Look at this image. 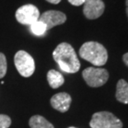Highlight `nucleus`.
Returning <instances> with one entry per match:
<instances>
[{
	"label": "nucleus",
	"instance_id": "nucleus-1",
	"mask_svg": "<svg viewBox=\"0 0 128 128\" xmlns=\"http://www.w3.org/2000/svg\"><path fill=\"white\" fill-rule=\"evenodd\" d=\"M53 58L60 68L67 73H75L80 68V62L74 49L67 42H61L54 50Z\"/></svg>",
	"mask_w": 128,
	"mask_h": 128
},
{
	"label": "nucleus",
	"instance_id": "nucleus-2",
	"mask_svg": "<svg viewBox=\"0 0 128 128\" xmlns=\"http://www.w3.org/2000/svg\"><path fill=\"white\" fill-rule=\"evenodd\" d=\"M80 58L89 62L94 66L101 67L107 63L108 51L103 45L98 42H87L80 49Z\"/></svg>",
	"mask_w": 128,
	"mask_h": 128
},
{
	"label": "nucleus",
	"instance_id": "nucleus-3",
	"mask_svg": "<svg viewBox=\"0 0 128 128\" xmlns=\"http://www.w3.org/2000/svg\"><path fill=\"white\" fill-rule=\"evenodd\" d=\"M91 128H122V122L109 111L94 113L89 122Z\"/></svg>",
	"mask_w": 128,
	"mask_h": 128
},
{
	"label": "nucleus",
	"instance_id": "nucleus-4",
	"mask_svg": "<svg viewBox=\"0 0 128 128\" xmlns=\"http://www.w3.org/2000/svg\"><path fill=\"white\" fill-rule=\"evenodd\" d=\"M83 78L85 82L91 88H99L107 82L109 77V73L106 69L100 67H89L82 72Z\"/></svg>",
	"mask_w": 128,
	"mask_h": 128
},
{
	"label": "nucleus",
	"instance_id": "nucleus-5",
	"mask_svg": "<svg viewBox=\"0 0 128 128\" xmlns=\"http://www.w3.org/2000/svg\"><path fill=\"white\" fill-rule=\"evenodd\" d=\"M14 64L19 74L24 77H29L35 72L33 58L26 51H18L14 56Z\"/></svg>",
	"mask_w": 128,
	"mask_h": 128
},
{
	"label": "nucleus",
	"instance_id": "nucleus-6",
	"mask_svg": "<svg viewBox=\"0 0 128 128\" xmlns=\"http://www.w3.org/2000/svg\"><path fill=\"white\" fill-rule=\"evenodd\" d=\"M16 19L19 23L23 25H30L39 20V9L32 4H26L20 7L16 11Z\"/></svg>",
	"mask_w": 128,
	"mask_h": 128
},
{
	"label": "nucleus",
	"instance_id": "nucleus-7",
	"mask_svg": "<svg viewBox=\"0 0 128 128\" xmlns=\"http://www.w3.org/2000/svg\"><path fill=\"white\" fill-rule=\"evenodd\" d=\"M67 18L66 15L60 11L49 10L40 15L39 21L44 23L46 26V29L49 30L57 25H60L65 23Z\"/></svg>",
	"mask_w": 128,
	"mask_h": 128
},
{
	"label": "nucleus",
	"instance_id": "nucleus-8",
	"mask_svg": "<svg viewBox=\"0 0 128 128\" xmlns=\"http://www.w3.org/2000/svg\"><path fill=\"white\" fill-rule=\"evenodd\" d=\"M105 4L102 0H86L84 4V14L88 19H96L102 15Z\"/></svg>",
	"mask_w": 128,
	"mask_h": 128
},
{
	"label": "nucleus",
	"instance_id": "nucleus-9",
	"mask_svg": "<svg viewBox=\"0 0 128 128\" xmlns=\"http://www.w3.org/2000/svg\"><path fill=\"white\" fill-rule=\"evenodd\" d=\"M72 98L70 94L66 92H60L51 97L50 105L56 110L60 112H66L70 109Z\"/></svg>",
	"mask_w": 128,
	"mask_h": 128
},
{
	"label": "nucleus",
	"instance_id": "nucleus-10",
	"mask_svg": "<svg viewBox=\"0 0 128 128\" xmlns=\"http://www.w3.org/2000/svg\"><path fill=\"white\" fill-rule=\"evenodd\" d=\"M116 98L120 102L128 104V82L124 79H120L116 84Z\"/></svg>",
	"mask_w": 128,
	"mask_h": 128
},
{
	"label": "nucleus",
	"instance_id": "nucleus-11",
	"mask_svg": "<svg viewBox=\"0 0 128 128\" xmlns=\"http://www.w3.org/2000/svg\"><path fill=\"white\" fill-rule=\"evenodd\" d=\"M47 81L50 88L56 89L61 87L64 82V78L60 72L56 70H50L47 73Z\"/></svg>",
	"mask_w": 128,
	"mask_h": 128
},
{
	"label": "nucleus",
	"instance_id": "nucleus-12",
	"mask_svg": "<svg viewBox=\"0 0 128 128\" xmlns=\"http://www.w3.org/2000/svg\"><path fill=\"white\" fill-rule=\"evenodd\" d=\"M29 126L31 128H54V126L42 116L36 115L29 120Z\"/></svg>",
	"mask_w": 128,
	"mask_h": 128
},
{
	"label": "nucleus",
	"instance_id": "nucleus-13",
	"mask_svg": "<svg viewBox=\"0 0 128 128\" xmlns=\"http://www.w3.org/2000/svg\"><path fill=\"white\" fill-rule=\"evenodd\" d=\"M31 31L36 36H42V35L45 34L47 29H46V26L44 23L38 20L31 25Z\"/></svg>",
	"mask_w": 128,
	"mask_h": 128
},
{
	"label": "nucleus",
	"instance_id": "nucleus-14",
	"mask_svg": "<svg viewBox=\"0 0 128 128\" xmlns=\"http://www.w3.org/2000/svg\"><path fill=\"white\" fill-rule=\"evenodd\" d=\"M7 72V60L4 53H0V79L6 75Z\"/></svg>",
	"mask_w": 128,
	"mask_h": 128
},
{
	"label": "nucleus",
	"instance_id": "nucleus-15",
	"mask_svg": "<svg viewBox=\"0 0 128 128\" xmlns=\"http://www.w3.org/2000/svg\"><path fill=\"white\" fill-rule=\"evenodd\" d=\"M12 121L8 116L0 114V128H8L11 126Z\"/></svg>",
	"mask_w": 128,
	"mask_h": 128
},
{
	"label": "nucleus",
	"instance_id": "nucleus-16",
	"mask_svg": "<svg viewBox=\"0 0 128 128\" xmlns=\"http://www.w3.org/2000/svg\"><path fill=\"white\" fill-rule=\"evenodd\" d=\"M68 1L74 6H80V5L84 4L86 0H68Z\"/></svg>",
	"mask_w": 128,
	"mask_h": 128
},
{
	"label": "nucleus",
	"instance_id": "nucleus-17",
	"mask_svg": "<svg viewBox=\"0 0 128 128\" xmlns=\"http://www.w3.org/2000/svg\"><path fill=\"white\" fill-rule=\"evenodd\" d=\"M122 59H123V62H124V63L126 65V66L128 67V53H125L123 57H122Z\"/></svg>",
	"mask_w": 128,
	"mask_h": 128
},
{
	"label": "nucleus",
	"instance_id": "nucleus-18",
	"mask_svg": "<svg viewBox=\"0 0 128 128\" xmlns=\"http://www.w3.org/2000/svg\"><path fill=\"white\" fill-rule=\"evenodd\" d=\"M46 1H47V2L50 3V4H58L61 2V0H46Z\"/></svg>",
	"mask_w": 128,
	"mask_h": 128
},
{
	"label": "nucleus",
	"instance_id": "nucleus-19",
	"mask_svg": "<svg viewBox=\"0 0 128 128\" xmlns=\"http://www.w3.org/2000/svg\"><path fill=\"white\" fill-rule=\"evenodd\" d=\"M126 15L128 18V0H126Z\"/></svg>",
	"mask_w": 128,
	"mask_h": 128
},
{
	"label": "nucleus",
	"instance_id": "nucleus-20",
	"mask_svg": "<svg viewBox=\"0 0 128 128\" xmlns=\"http://www.w3.org/2000/svg\"><path fill=\"white\" fill-rule=\"evenodd\" d=\"M69 128H76V127H74V126H71V127H69Z\"/></svg>",
	"mask_w": 128,
	"mask_h": 128
}]
</instances>
